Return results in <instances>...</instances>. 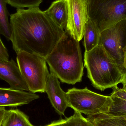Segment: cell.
Masks as SVG:
<instances>
[{
    "mask_svg": "<svg viewBox=\"0 0 126 126\" xmlns=\"http://www.w3.org/2000/svg\"><path fill=\"white\" fill-rule=\"evenodd\" d=\"M10 21V41L16 54L26 52L46 59L65 32L39 7L17 9Z\"/></svg>",
    "mask_w": 126,
    "mask_h": 126,
    "instance_id": "6da1fadb",
    "label": "cell"
},
{
    "mask_svg": "<svg viewBox=\"0 0 126 126\" xmlns=\"http://www.w3.org/2000/svg\"><path fill=\"white\" fill-rule=\"evenodd\" d=\"M46 60L51 73L63 83L74 85L82 80L83 62L79 42L66 31Z\"/></svg>",
    "mask_w": 126,
    "mask_h": 126,
    "instance_id": "7a4b0ae2",
    "label": "cell"
},
{
    "mask_svg": "<svg viewBox=\"0 0 126 126\" xmlns=\"http://www.w3.org/2000/svg\"><path fill=\"white\" fill-rule=\"evenodd\" d=\"M84 64L92 85L102 92L123 81L125 71L101 45L85 52Z\"/></svg>",
    "mask_w": 126,
    "mask_h": 126,
    "instance_id": "3957f363",
    "label": "cell"
},
{
    "mask_svg": "<svg viewBox=\"0 0 126 126\" xmlns=\"http://www.w3.org/2000/svg\"><path fill=\"white\" fill-rule=\"evenodd\" d=\"M16 61L21 75L32 93H45L49 73L46 59L26 52L17 54Z\"/></svg>",
    "mask_w": 126,
    "mask_h": 126,
    "instance_id": "277c9868",
    "label": "cell"
},
{
    "mask_svg": "<svg viewBox=\"0 0 126 126\" xmlns=\"http://www.w3.org/2000/svg\"><path fill=\"white\" fill-rule=\"evenodd\" d=\"M88 17L101 32L126 20V0H87Z\"/></svg>",
    "mask_w": 126,
    "mask_h": 126,
    "instance_id": "5b68a950",
    "label": "cell"
},
{
    "mask_svg": "<svg viewBox=\"0 0 126 126\" xmlns=\"http://www.w3.org/2000/svg\"><path fill=\"white\" fill-rule=\"evenodd\" d=\"M69 107L75 111L83 113L87 116L109 111L111 103L110 96L98 94L87 87L79 89H69L66 92Z\"/></svg>",
    "mask_w": 126,
    "mask_h": 126,
    "instance_id": "8992f818",
    "label": "cell"
},
{
    "mask_svg": "<svg viewBox=\"0 0 126 126\" xmlns=\"http://www.w3.org/2000/svg\"><path fill=\"white\" fill-rule=\"evenodd\" d=\"M126 42V20L121 21L101 32L99 45L103 47L124 71L123 49Z\"/></svg>",
    "mask_w": 126,
    "mask_h": 126,
    "instance_id": "52a82bcc",
    "label": "cell"
},
{
    "mask_svg": "<svg viewBox=\"0 0 126 126\" xmlns=\"http://www.w3.org/2000/svg\"><path fill=\"white\" fill-rule=\"evenodd\" d=\"M68 19L65 31L80 42L88 19L87 0H67Z\"/></svg>",
    "mask_w": 126,
    "mask_h": 126,
    "instance_id": "ba28073f",
    "label": "cell"
},
{
    "mask_svg": "<svg viewBox=\"0 0 126 126\" xmlns=\"http://www.w3.org/2000/svg\"><path fill=\"white\" fill-rule=\"evenodd\" d=\"M45 90L56 111L60 115L64 116V112L69 107L66 92L61 87L58 78L52 73L47 78Z\"/></svg>",
    "mask_w": 126,
    "mask_h": 126,
    "instance_id": "9c48e42d",
    "label": "cell"
},
{
    "mask_svg": "<svg viewBox=\"0 0 126 126\" xmlns=\"http://www.w3.org/2000/svg\"><path fill=\"white\" fill-rule=\"evenodd\" d=\"M0 79L8 83L11 89L29 92L17 63L13 59L0 60Z\"/></svg>",
    "mask_w": 126,
    "mask_h": 126,
    "instance_id": "30bf717a",
    "label": "cell"
},
{
    "mask_svg": "<svg viewBox=\"0 0 126 126\" xmlns=\"http://www.w3.org/2000/svg\"><path fill=\"white\" fill-rule=\"evenodd\" d=\"M39 98V95L30 92L0 87V107L26 105Z\"/></svg>",
    "mask_w": 126,
    "mask_h": 126,
    "instance_id": "8fae6325",
    "label": "cell"
},
{
    "mask_svg": "<svg viewBox=\"0 0 126 126\" xmlns=\"http://www.w3.org/2000/svg\"><path fill=\"white\" fill-rule=\"evenodd\" d=\"M46 12L58 26L66 30L68 19L67 0L55 1Z\"/></svg>",
    "mask_w": 126,
    "mask_h": 126,
    "instance_id": "7c38bea8",
    "label": "cell"
},
{
    "mask_svg": "<svg viewBox=\"0 0 126 126\" xmlns=\"http://www.w3.org/2000/svg\"><path fill=\"white\" fill-rule=\"evenodd\" d=\"M101 32L95 23L88 17L83 32L85 51L89 52L99 44Z\"/></svg>",
    "mask_w": 126,
    "mask_h": 126,
    "instance_id": "4fadbf2b",
    "label": "cell"
},
{
    "mask_svg": "<svg viewBox=\"0 0 126 126\" xmlns=\"http://www.w3.org/2000/svg\"><path fill=\"white\" fill-rule=\"evenodd\" d=\"M1 126H34L31 124L29 117L18 109L6 110Z\"/></svg>",
    "mask_w": 126,
    "mask_h": 126,
    "instance_id": "5bb4252c",
    "label": "cell"
},
{
    "mask_svg": "<svg viewBox=\"0 0 126 126\" xmlns=\"http://www.w3.org/2000/svg\"><path fill=\"white\" fill-rule=\"evenodd\" d=\"M93 126H126V120L108 117L103 113L87 116Z\"/></svg>",
    "mask_w": 126,
    "mask_h": 126,
    "instance_id": "9a60e30c",
    "label": "cell"
},
{
    "mask_svg": "<svg viewBox=\"0 0 126 126\" xmlns=\"http://www.w3.org/2000/svg\"><path fill=\"white\" fill-rule=\"evenodd\" d=\"M6 0H0V34L10 40L11 27L7 8Z\"/></svg>",
    "mask_w": 126,
    "mask_h": 126,
    "instance_id": "2e32d148",
    "label": "cell"
},
{
    "mask_svg": "<svg viewBox=\"0 0 126 126\" xmlns=\"http://www.w3.org/2000/svg\"><path fill=\"white\" fill-rule=\"evenodd\" d=\"M111 103L109 111L103 113L111 117H119L126 116V101L111 94Z\"/></svg>",
    "mask_w": 126,
    "mask_h": 126,
    "instance_id": "e0dca14e",
    "label": "cell"
},
{
    "mask_svg": "<svg viewBox=\"0 0 126 126\" xmlns=\"http://www.w3.org/2000/svg\"><path fill=\"white\" fill-rule=\"evenodd\" d=\"M7 3L17 9L39 7L43 0H6Z\"/></svg>",
    "mask_w": 126,
    "mask_h": 126,
    "instance_id": "ac0fdd59",
    "label": "cell"
},
{
    "mask_svg": "<svg viewBox=\"0 0 126 126\" xmlns=\"http://www.w3.org/2000/svg\"><path fill=\"white\" fill-rule=\"evenodd\" d=\"M69 123L70 126H93L81 114L75 111L74 114L69 117Z\"/></svg>",
    "mask_w": 126,
    "mask_h": 126,
    "instance_id": "d6986e66",
    "label": "cell"
},
{
    "mask_svg": "<svg viewBox=\"0 0 126 126\" xmlns=\"http://www.w3.org/2000/svg\"><path fill=\"white\" fill-rule=\"evenodd\" d=\"M9 58L8 50L0 37V60L7 61H9Z\"/></svg>",
    "mask_w": 126,
    "mask_h": 126,
    "instance_id": "ffe728a7",
    "label": "cell"
},
{
    "mask_svg": "<svg viewBox=\"0 0 126 126\" xmlns=\"http://www.w3.org/2000/svg\"><path fill=\"white\" fill-rule=\"evenodd\" d=\"M112 89L113 91L111 94L126 101V91L118 87L117 86H115Z\"/></svg>",
    "mask_w": 126,
    "mask_h": 126,
    "instance_id": "44dd1931",
    "label": "cell"
},
{
    "mask_svg": "<svg viewBox=\"0 0 126 126\" xmlns=\"http://www.w3.org/2000/svg\"><path fill=\"white\" fill-rule=\"evenodd\" d=\"M45 126H70L69 117L65 119L53 121L50 124Z\"/></svg>",
    "mask_w": 126,
    "mask_h": 126,
    "instance_id": "7402d4cb",
    "label": "cell"
},
{
    "mask_svg": "<svg viewBox=\"0 0 126 126\" xmlns=\"http://www.w3.org/2000/svg\"><path fill=\"white\" fill-rule=\"evenodd\" d=\"M6 111L5 107H0V123H2Z\"/></svg>",
    "mask_w": 126,
    "mask_h": 126,
    "instance_id": "603a6c76",
    "label": "cell"
},
{
    "mask_svg": "<svg viewBox=\"0 0 126 126\" xmlns=\"http://www.w3.org/2000/svg\"><path fill=\"white\" fill-rule=\"evenodd\" d=\"M124 63L123 67L125 70V72H126V45L124 48Z\"/></svg>",
    "mask_w": 126,
    "mask_h": 126,
    "instance_id": "cb8c5ba5",
    "label": "cell"
},
{
    "mask_svg": "<svg viewBox=\"0 0 126 126\" xmlns=\"http://www.w3.org/2000/svg\"><path fill=\"white\" fill-rule=\"evenodd\" d=\"M123 86L121 89L126 92V83L123 84Z\"/></svg>",
    "mask_w": 126,
    "mask_h": 126,
    "instance_id": "d4e9b609",
    "label": "cell"
},
{
    "mask_svg": "<svg viewBox=\"0 0 126 126\" xmlns=\"http://www.w3.org/2000/svg\"><path fill=\"white\" fill-rule=\"evenodd\" d=\"M126 83V72H125V75H124V79L123 81L122 84Z\"/></svg>",
    "mask_w": 126,
    "mask_h": 126,
    "instance_id": "484cf974",
    "label": "cell"
},
{
    "mask_svg": "<svg viewBox=\"0 0 126 126\" xmlns=\"http://www.w3.org/2000/svg\"><path fill=\"white\" fill-rule=\"evenodd\" d=\"M117 118H122V119H125V120H126V116H124V117H119Z\"/></svg>",
    "mask_w": 126,
    "mask_h": 126,
    "instance_id": "4316f807",
    "label": "cell"
},
{
    "mask_svg": "<svg viewBox=\"0 0 126 126\" xmlns=\"http://www.w3.org/2000/svg\"><path fill=\"white\" fill-rule=\"evenodd\" d=\"M1 124L2 123H0V126H1Z\"/></svg>",
    "mask_w": 126,
    "mask_h": 126,
    "instance_id": "83f0119b",
    "label": "cell"
}]
</instances>
